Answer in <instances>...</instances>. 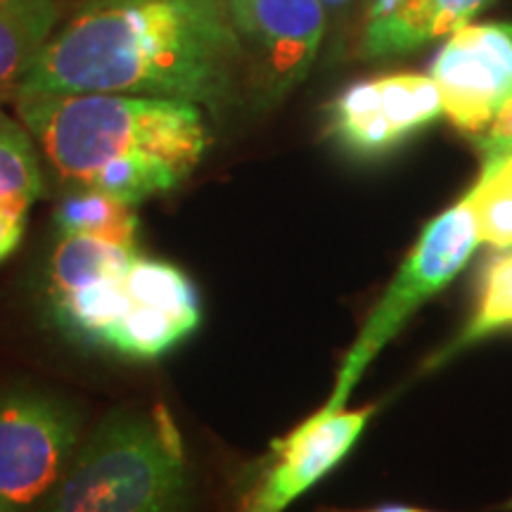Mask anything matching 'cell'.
Instances as JSON below:
<instances>
[{
  "mask_svg": "<svg viewBox=\"0 0 512 512\" xmlns=\"http://www.w3.org/2000/svg\"><path fill=\"white\" fill-rule=\"evenodd\" d=\"M325 3H344V0H325Z\"/></svg>",
  "mask_w": 512,
  "mask_h": 512,
  "instance_id": "cell-20",
  "label": "cell"
},
{
  "mask_svg": "<svg viewBox=\"0 0 512 512\" xmlns=\"http://www.w3.org/2000/svg\"><path fill=\"white\" fill-rule=\"evenodd\" d=\"M79 444L72 403L36 387L0 389V512H34Z\"/></svg>",
  "mask_w": 512,
  "mask_h": 512,
  "instance_id": "cell-6",
  "label": "cell"
},
{
  "mask_svg": "<svg viewBox=\"0 0 512 512\" xmlns=\"http://www.w3.org/2000/svg\"><path fill=\"white\" fill-rule=\"evenodd\" d=\"M188 489L183 434L157 403L102 422L34 512H183Z\"/></svg>",
  "mask_w": 512,
  "mask_h": 512,
  "instance_id": "cell-4",
  "label": "cell"
},
{
  "mask_svg": "<svg viewBox=\"0 0 512 512\" xmlns=\"http://www.w3.org/2000/svg\"><path fill=\"white\" fill-rule=\"evenodd\" d=\"M62 12L64 0L0 3V102L15 100Z\"/></svg>",
  "mask_w": 512,
  "mask_h": 512,
  "instance_id": "cell-12",
  "label": "cell"
},
{
  "mask_svg": "<svg viewBox=\"0 0 512 512\" xmlns=\"http://www.w3.org/2000/svg\"><path fill=\"white\" fill-rule=\"evenodd\" d=\"M503 508H505V510H510V512H512V498H510V501H508V503H505V505H503Z\"/></svg>",
  "mask_w": 512,
  "mask_h": 512,
  "instance_id": "cell-19",
  "label": "cell"
},
{
  "mask_svg": "<svg viewBox=\"0 0 512 512\" xmlns=\"http://www.w3.org/2000/svg\"><path fill=\"white\" fill-rule=\"evenodd\" d=\"M479 245L482 240L465 200L444 209L422 228L411 254L403 259L392 283L370 309L339 363L335 384L323 408L328 411L347 408L351 392L361 382L370 363L399 335L422 304L430 302L434 294H439L463 271Z\"/></svg>",
  "mask_w": 512,
  "mask_h": 512,
  "instance_id": "cell-5",
  "label": "cell"
},
{
  "mask_svg": "<svg viewBox=\"0 0 512 512\" xmlns=\"http://www.w3.org/2000/svg\"><path fill=\"white\" fill-rule=\"evenodd\" d=\"M441 114L444 105L432 76L389 74L337 95L328 110V133L351 155L377 157Z\"/></svg>",
  "mask_w": 512,
  "mask_h": 512,
  "instance_id": "cell-7",
  "label": "cell"
},
{
  "mask_svg": "<svg viewBox=\"0 0 512 512\" xmlns=\"http://www.w3.org/2000/svg\"><path fill=\"white\" fill-rule=\"evenodd\" d=\"M41 299L60 335L128 361H157L202 320L200 294L181 268L93 235H55Z\"/></svg>",
  "mask_w": 512,
  "mask_h": 512,
  "instance_id": "cell-3",
  "label": "cell"
},
{
  "mask_svg": "<svg viewBox=\"0 0 512 512\" xmlns=\"http://www.w3.org/2000/svg\"><path fill=\"white\" fill-rule=\"evenodd\" d=\"M375 411V403L354 411L320 408L299 422L271 446V458L240 512H285L354 451Z\"/></svg>",
  "mask_w": 512,
  "mask_h": 512,
  "instance_id": "cell-8",
  "label": "cell"
},
{
  "mask_svg": "<svg viewBox=\"0 0 512 512\" xmlns=\"http://www.w3.org/2000/svg\"><path fill=\"white\" fill-rule=\"evenodd\" d=\"M43 171L38 147L22 121L0 112V197L15 200H41Z\"/></svg>",
  "mask_w": 512,
  "mask_h": 512,
  "instance_id": "cell-16",
  "label": "cell"
},
{
  "mask_svg": "<svg viewBox=\"0 0 512 512\" xmlns=\"http://www.w3.org/2000/svg\"><path fill=\"white\" fill-rule=\"evenodd\" d=\"M444 114L470 136H482L512 93V24H465L432 64Z\"/></svg>",
  "mask_w": 512,
  "mask_h": 512,
  "instance_id": "cell-9",
  "label": "cell"
},
{
  "mask_svg": "<svg viewBox=\"0 0 512 512\" xmlns=\"http://www.w3.org/2000/svg\"><path fill=\"white\" fill-rule=\"evenodd\" d=\"M477 143L486 145H510L512 147V93L505 98L501 110L496 112L491 126L486 128L484 136H477Z\"/></svg>",
  "mask_w": 512,
  "mask_h": 512,
  "instance_id": "cell-17",
  "label": "cell"
},
{
  "mask_svg": "<svg viewBox=\"0 0 512 512\" xmlns=\"http://www.w3.org/2000/svg\"><path fill=\"white\" fill-rule=\"evenodd\" d=\"M15 110L62 183L131 207L176 190L209 147L200 105L185 100L50 93L17 95Z\"/></svg>",
  "mask_w": 512,
  "mask_h": 512,
  "instance_id": "cell-2",
  "label": "cell"
},
{
  "mask_svg": "<svg viewBox=\"0 0 512 512\" xmlns=\"http://www.w3.org/2000/svg\"><path fill=\"white\" fill-rule=\"evenodd\" d=\"M482 174L463 197L482 245L512 249V147L479 143Z\"/></svg>",
  "mask_w": 512,
  "mask_h": 512,
  "instance_id": "cell-14",
  "label": "cell"
},
{
  "mask_svg": "<svg viewBox=\"0 0 512 512\" xmlns=\"http://www.w3.org/2000/svg\"><path fill=\"white\" fill-rule=\"evenodd\" d=\"M491 0H403L389 15L370 19L363 36L368 57L403 55L465 27Z\"/></svg>",
  "mask_w": 512,
  "mask_h": 512,
  "instance_id": "cell-11",
  "label": "cell"
},
{
  "mask_svg": "<svg viewBox=\"0 0 512 512\" xmlns=\"http://www.w3.org/2000/svg\"><path fill=\"white\" fill-rule=\"evenodd\" d=\"M358 512H434V510L408 508V505H382V508H373V510H358Z\"/></svg>",
  "mask_w": 512,
  "mask_h": 512,
  "instance_id": "cell-18",
  "label": "cell"
},
{
  "mask_svg": "<svg viewBox=\"0 0 512 512\" xmlns=\"http://www.w3.org/2000/svg\"><path fill=\"white\" fill-rule=\"evenodd\" d=\"M228 10L268 98L304 81L325 31L320 0H228Z\"/></svg>",
  "mask_w": 512,
  "mask_h": 512,
  "instance_id": "cell-10",
  "label": "cell"
},
{
  "mask_svg": "<svg viewBox=\"0 0 512 512\" xmlns=\"http://www.w3.org/2000/svg\"><path fill=\"white\" fill-rule=\"evenodd\" d=\"M508 330H512V249H501V254L486 261L482 268L470 318L465 320L458 335L427 361V370L441 368L465 349Z\"/></svg>",
  "mask_w": 512,
  "mask_h": 512,
  "instance_id": "cell-13",
  "label": "cell"
},
{
  "mask_svg": "<svg viewBox=\"0 0 512 512\" xmlns=\"http://www.w3.org/2000/svg\"><path fill=\"white\" fill-rule=\"evenodd\" d=\"M242 53L228 0H83L17 95H147L221 112Z\"/></svg>",
  "mask_w": 512,
  "mask_h": 512,
  "instance_id": "cell-1",
  "label": "cell"
},
{
  "mask_svg": "<svg viewBox=\"0 0 512 512\" xmlns=\"http://www.w3.org/2000/svg\"><path fill=\"white\" fill-rule=\"evenodd\" d=\"M138 226L136 207L88 188L69 190L53 214L55 235H93L124 245H138Z\"/></svg>",
  "mask_w": 512,
  "mask_h": 512,
  "instance_id": "cell-15",
  "label": "cell"
}]
</instances>
